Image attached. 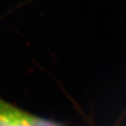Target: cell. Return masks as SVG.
<instances>
[{
    "mask_svg": "<svg viewBox=\"0 0 126 126\" xmlns=\"http://www.w3.org/2000/svg\"><path fill=\"white\" fill-rule=\"evenodd\" d=\"M31 124L32 126H60L55 123L46 120L43 118L38 117V116H35L33 115H32Z\"/></svg>",
    "mask_w": 126,
    "mask_h": 126,
    "instance_id": "obj_2",
    "label": "cell"
},
{
    "mask_svg": "<svg viewBox=\"0 0 126 126\" xmlns=\"http://www.w3.org/2000/svg\"><path fill=\"white\" fill-rule=\"evenodd\" d=\"M32 115L0 97V126H32Z\"/></svg>",
    "mask_w": 126,
    "mask_h": 126,
    "instance_id": "obj_1",
    "label": "cell"
}]
</instances>
